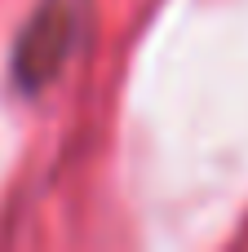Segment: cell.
I'll return each mask as SVG.
<instances>
[{
	"mask_svg": "<svg viewBox=\"0 0 248 252\" xmlns=\"http://www.w3.org/2000/svg\"><path fill=\"white\" fill-rule=\"evenodd\" d=\"M84 4L89 0H40V9H35V18L22 31L18 53H13V80L22 89H44L58 75V66L67 62V53L75 44Z\"/></svg>",
	"mask_w": 248,
	"mask_h": 252,
	"instance_id": "obj_1",
	"label": "cell"
}]
</instances>
